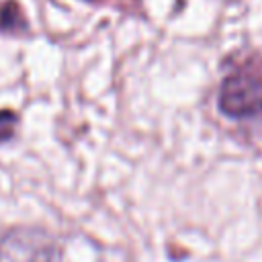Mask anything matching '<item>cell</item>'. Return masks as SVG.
Here are the masks:
<instances>
[{
    "mask_svg": "<svg viewBox=\"0 0 262 262\" xmlns=\"http://www.w3.org/2000/svg\"><path fill=\"white\" fill-rule=\"evenodd\" d=\"M55 242L39 227H12L0 235V262H53Z\"/></svg>",
    "mask_w": 262,
    "mask_h": 262,
    "instance_id": "1",
    "label": "cell"
},
{
    "mask_svg": "<svg viewBox=\"0 0 262 262\" xmlns=\"http://www.w3.org/2000/svg\"><path fill=\"white\" fill-rule=\"evenodd\" d=\"M16 125H18V117L14 111L2 108L0 111V145L10 141L16 135Z\"/></svg>",
    "mask_w": 262,
    "mask_h": 262,
    "instance_id": "4",
    "label": "cell"
},
{
    "mask_svg": "<svg viewBox=\"0 0 262 262\" xmlns=\"http://www.w3.org/2000/svg\"><path fill=\"white\" fill-rule=\"evenodd\" d=\"M84 2H98V0H84Z\"/></svg>",
    "mask_w": 262,
    "mask_h": 262,
    "instance_id": "5",
    "label": "cell"
},
{
    "mask_svg": "<svg viewBox=\"0 0 262 262\" xmlns=\"http://www.w3.org/2000/svg\"><path fill=\"white\" fill-rule=\"evenodd\" d=\"M219 108L229 117H250L262 111V80L250 70L231 74L219 94Z\"/></svg>",
    "mask_w": 262,
    "mask_h": 262,
    "instance_id": "2",
    "label": "cell"
},
{
    "mask_svg": "<svg viewBox=\"0 0 262 262\" xmlns=\"http://www.w3.org/2000/svg\"><path fill=\"white\" fill-rule=\"evenodd\" d=\"M29 29L27 16L16 0L0 2V33L4 35H23Z\"/></svg>",
    "mask_w": 262,
    "mask_h": 262,
    "instance_id": "3",
    "label": "cell"
}]
</instances>
